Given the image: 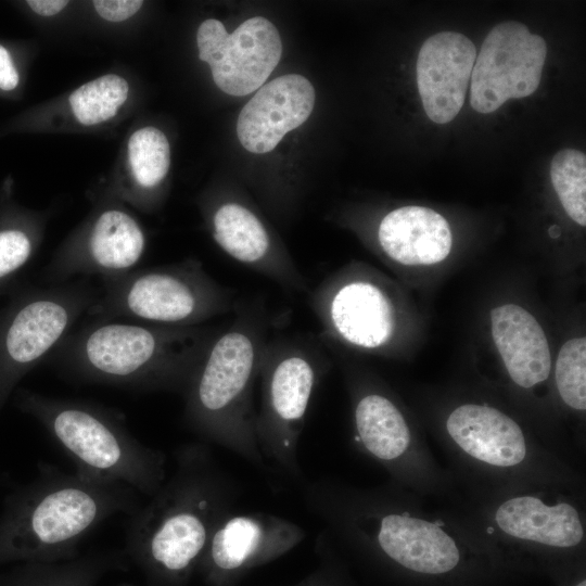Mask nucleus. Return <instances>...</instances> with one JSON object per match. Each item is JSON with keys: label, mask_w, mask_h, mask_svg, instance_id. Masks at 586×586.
<instances>
[{"label": "nucleus", "mask_w": 586, "mask_h": 586, "mask_svg": "<svg viewBox=\"0 0 586 586\" xmlns=\"http://www.w3.org/2000/svg\"><path fill=\"white\" fill-rule=\"evenodd\" d=\"M302 497L329 538L399 574L444 582L507 565L451 505L433 507L392 482L361 487L318 479Z\"/></svg>", "instance_id": "nucleus-1"}, {"label": "nucleus", "mask_w": 586, "mask_h": 586, "mask_svg": "<svg viewBox=\"0 0 586 586\" xmlns=\"http://www.w3.org/2000/svg\"><path fill=\"white\" fill-rule=\"evenodd\" d=\"M237 487L203 443L175 451V469L144 506L132 514L126 557L148 586H187L209 537L232 511Z\"/></svg>", "instance_id": "nucleus-2"}, {"label": "nucleus", "mask_w": 586, "mask_h": 586, "mask_svg": "<svg viewBox=\"0 0 586 586\" xmlns=\"http://www.w3.org/2000/svg\"><path fill=\"white\" fill-rule=\"evenodd\" d=\"M436 433L460 499L537 488L584 492V476L574 462L497 406L459 403Z\"/></svg>", "instance_id": "nucleus-3"}, {"label": "nucleus", "mask_w": 586, "mask_h": 586, "mask_svg": "<svg viewBox=\"0 0 586 586\" xmlns=\"http://www.w3.org/2000/svg\"><path fill=\"white\" fill-rule=\"evenodd\" d=\"M215 333L203 324L93 319L72 330L48 360L80 383L182 394Z\"/></svg>", "instance_id": "nucleus-4"}, {"label": "nucleus", "mask_w": 586, "mask_h": 586, "mask_svg": "<svg viewBox=\"0 0 586 586\" xmlns=\"http://www.w3.org/2000/svg\"><path fill=\"white\" fill-rule=\"evenodd\" d=\"M138 494L122 483L41 464L36 477L5 500L0 515V564L78 557L79 544L95 527L140 507Z\"/></svg>", "instance_id": "nucleus-5"}, {"label": "nucleus", "mask_w": 586, "mask_h": 586, "mask_svg": "<svg viewBox=\"0 0 586 586\" xmlns=\"http://www.w3.org/2000/svg\"><path fill=\"white\" fill-rule=\"evenodd\" d=\"M267 329L264 309H239L232 323L214 334L181 394L191 431L260 468L267 464L256 440L254 386Z\"/></svg>", "instance_id": "nucleus-6"}, {"label": "nucleus", "mask_w": 586, "mask_h": 586, "mask_svg": "<svg viewBox=\"0 0 586 586\" xmlns=\"http://www.w3.org/2000/svg\"><path fill=\"white\" fill-rule=\"evenodd\" d=\"M14 402L63 449L78 474L122 483L150 497L166 480L164 451L139 441L116 411L26 388L15 392Z\"/></svg>", "instance_id": "nucleus-7"}, {"label": "nucleus", "mask_w": 586, "mask_h": 586, "mask_svg": "<svg viewBox=\"0 0 586 586\" xmlns=\"http://www.w3.org/2000/svg\"><path fill=\"white\" fill-rule=\"evenodd\" d=\"M585 492L526 489L450 504L504 561L533 557L565 565L584 552Z\"/></svg>", "instance_id": "nucleus-8"}, {"label": "nucleus", "mask_w": 586, "mask_h": 586, "mask_svg": "<svg viewBox=\"0 0 586 586\" xmlns=\"http://www.w3.org/2000/svg\"><path fill=\"white\" fill-rule=\"evenodd\" d=\"M87 313L97 320L193 327L234 308V293L194 259L102 279Z\"/></svg>", "instance_id": "nucleus-9"}, {"label": "nucleus", "mask_w": 586, "mask_h": 586, "mask_svg": "<svg viewBox=\"0 0 586 586\" xmlns=\"http://www.w3.org/2000/svg\"><path fill=\"white\" fill-rule=\"evenodd\" d=\"M326 370L319 346L300 337L268 340L262 353L256 440L265 462L293 479L303 475L297 446L313 394Z\"/></svg>", "instance_id": "nucleus-10"}, {"label": "nucleus", "mask_w": 586, "mask_h": 586, "mask_svg": "<svg viewBox=\"0 0 586 586\" xmlns=\"http://www.w3.org/2000/svg\"><path fill=\"white\" fill-rule=\"evenodd\" d=\"M351 390L358 449L387 472L390 482L431 501L456 504L460 495L450 473L393 397L365 380L355 379Z\"/></svg>", "instance_id": "nucleus-11"}, {"label": "nucleus", "mask_w": 586, "mask_h": 586, "mask_svg": "<svg viewBox=\"0 0 586 586\" xmlns=\"http://www.w3.org/2000/svg\"><path fill=\"white\" fill-rule=\"evenodd\" d=\"M98 294L84 280L27 288L0 309V411L20 381L49 359Z\"/></svg>", "instance_id": "nucleus-12"}, {"label": "nucleus", "mask_w": 586, "mask_h": 586, "mask_svg": "<svg viewBox=\"0 0 586 586\" xmlns=\"http://www.w3.org/2000/svg\"><path fill=\"white\" fill-rule=\"evenodd\" d=\"M305 538L296 523L266 512H228L214 528L196 572L207 586H233Z\"/></svg>", "instance_id": "nucleus-13"}, {"label": "nucleus", "mask_w": 586, "mask_h": 586, "mask_svg": "<svg viewBox=\"0 0 586 586\" xmlns=\"http://www.w3.org/2000/svg\"><path fill=\"white\" fill-rule=\"evenodd\" d=\"M309 304L326 337L375 351L394 336L396 308L390 294L356 272L320 281L309 293Z\"/></svg>", "instance_id": "nucleus-14"}, {"label": "nucleus", "mask_w": 586, "mask_h": 586, "mask_svg": "<svg viewBox=\"0 0 586 586\" xmlns=\"http://www.w3.org/2000/svg\"><path fill=\"white\" fill-rule=\"evenodd\" d=\"M545 40L519 22H502L486 36L471 74L470 102L492 113L509 99L533 94L546 61Z\"/></svg>", "instance_id": "nucleus-15"}, {"label": "nucleus", "mask_w": 586, "mask_h": 586, "mask_svg": "<svg viewBox=\"0 0 586 586\" xmlns=\"http://www.w3.org/2000/svg\"><path fill=\"white\" fill-rule=\"evenodd\" d=\"M196 43L199 59L209 64L215 85L235 97L258 89L282 53L277 28L262 16L246 20L232 34L220 21L206 20L198 29Z\"/></svg>", "instance_id": "nucleus-16"}, {"label": "nucleus", "mask_w": 586, "mask_h": 586, "mask_svg": "<svg viewBox=\"0 0 586 586\" xmlns=\"http://www.w3.org/2000/svg\"><path fill=\"white\" fill-rule=\"evenodd\" d=\"M144 250L145 237L138 221L123 209L106 208L52 258L42 278L62 284L78 276L117 277L133 270Z\"/></svg>", "instance_id": "nucleus-17"}, {"label": "nucleus", "mask_w": 586, "mask_h": 586, "mask_svg": "<svg viewBox=\"0 0 586 586\" xmlns=\"http://www.w3.org/2000/svg\"><path fill=\"white\" fill-rule=\"evenodd\" d=\"M211 225L215 242L230 257L286 290L306 291L307 282L297 265L247 206L222 202L213 211Z\"/></svg>", "instance_id": "nucleus-18"}, {"label": "nucleus", "mask_w": 586, "mask_h": 586, "mask_svg": "<svg viewBox=\"0 0 586 586\" xmlns=\"http://www.w3.org/2000/svg\"><path fill=\"white\" fill-rule=\"evenodd\" d=\"M476 59L473 42L456 31L428 38L418 54L417 86L428 117L437 124L460 112Z\"/></svg>", "instance_id": "nucleus-19"}, {"label": "nucleus", "mask_w": 586, "mask_h": 586, "mask_svg": "<svg viewBox=\"0 0 586 586\" xmlns=\"http://www.w3.org/2000/svg\"><path fill=\"white\" fill-rule=\"evenodd\" d=\"M314 104V87L302 75L288 74L267 82L240 112V143L252 153L270 152L309 117Z\"/></svg>", "instance_id": "nucleus-20"}, {"label": "nucleus", "mask_w": 586, "mask_h": 586, "mask_svg": "<svg viewBox=\"0 0 586 586\" xmlns=\"http://www.w3.org/2000/svg\"><path fill=\"white\" fill-rule=\"evenodd\" d=\"M492 334L510 380L532 390L548 380L551 369L546 335L524 308L506 304L491 311Z\"/></svg>", "instance_id": "nucleus-21"}, {"label": "nucleus", "mask_w": 586, "mask_h": 586, "mask_svg": "<svg viewBox=\"0 0 586 586\" xmlns=\"http://www.w3.org/2000/svg\"><path fill=\"white\" fill-rule=\"evenodd\" d=\"M378 242L391 260L406 266L444 260L453 244L447 220L423 206H403L387 213L378 227Z\"/></svg>", "instance_id": "nucleus-22"}, {"label": "nucleus", "mask_w": 586, "mask_h": 586, "mask_svg": "<svg viewBox=\"0 0 586 586\" xmlns=\"http://www.w3.org/2000/svg\"><path fill=\"white\" fill-rule=\"evenodd\" d=\"M116 570H125L120 553L111 551L79 555L55 562H24L10 586H97Z\"/></svg>", "instance_id": "nucleus-23"}, {"label": "nucleus", "mask_w": 586, "mask_h": 586, "mask_svg": "<svg viewBox=\"0 0 586 586\" xmlns=\"http://www.w3.org/2000/svg\"><path fill=\"white\" fill-rule=\"evenodd\" d=\"M128 82L116 74L88 81L69 95V105L78 122L97 125L114 117L128 98Z\"/></svg>", "instance_id": "nucleus-24"}, {"label": "nucleus", "mask_w": 586, "mask_h": 586, "mask_svg": "<svg viewBox=\"0 0 586 586\" xmlns=\"http://www.w3.org/2000/svg\"><path fill=\"white\" fill-rule=\"evenodd\" d=\"M128 161L139 187H157L170 166V148L166 136L157 128L146 126L136 130L128 140Z\"/></svg>", "instance_id": "nucleus-25"}, {"label": "nucleus", "mask_w": 586, "mask_h": 586, "mask_svg": "<svg viewBox=\"0 0 586 586\" xmlns=\"http://www.w3.org/2000/svg\"><path fill=\"white\" fill-rule=\"evenodd\" d=\"M552 186L566 214L578 225H586V156L583 152L564 149L550 165Z\"/></svg>", "instance_id": "nucleus-26"}, {"label": "nucleus", "mask_w": 586, "mask_h": 586, "mask_svg": "<svg viewBox=\"0 0 586 586\" xmlns=\"http://www.w3.org/2000/svg\"><path fill=\"white\" fill-rule=\"evenodd\" d=\"M555 385L564 406L583 413L586 409V339L564 343L555 367Z\"/></svg>", "instance_id": "nucleus-27"}, {"label": "nucleus", "mask_w": 586, "mask_h": 586, "mask_svg": "<svg viewBox=\"0 0 586 586\" xmlns=\"http://www.w3.org/2000/svg\"><path fill=\"white\" fill-rule=\"evenodd\" d=\"M23 219H3L0 225V293L27 266L36 250V237Z\"/></svg>", "instance_id": "nucleus-28"}, {"label": "nucleus", "mask_w": 586, "mask_h": 586, "mask_svg": "<svg viewBox=\"0 0 586 586\" xmlns=\"http://www.w3.org/2000/svg\"><path fill=\"white\" fill-rule=\"evenodd\" d=\"M319 543L318 546L323 551L326 561L322 562L320 568L294 586H345L343 572L323 535L320 536Z\"/></svg>", "instance_id": "nucleus-29"}, {"label": "nucleus", "mask_w": 586, "mask_h": 586, "mask_svg": "<svg viewBox=\"0 0 586 586\" xmlns=\"http://www.w3.org/2000/svg\"><path fill=\"white\" fill-rule=\"evenodd\" d=\"M92 4L102 18L110 22H122L133 16L143 2L140 0H95Z\"/></svg>", "instance_id": "nucleus-30"}, {"label": "nucleus", "mask_w": 586, "mask_h": 586, "mask_svg": "<svg viewBox=\"0 0 586 586\" xmlns=\"http://www.w3.org/2000/svg\"><path fill=\"white\" fill-rule=\"evenodd\" d=\"M20 76L9 51L0 44V89L10 91L18 85Z\"/></svg>", "instance_id": "nucleus-31"}, {"label": "nucleus", "mask_w": 586, "mask_h": 586, "mask_svg": "<svg viewBox=\"0 0 586 586\" xmlns=\"http://www.w3.org/2000/svg\"><path fill=\"white\" fill-rule=\"evenodd\" d=\"M29 8L39 15L52 16L61 12L68 4L64 0H29Z\"/></svg>", "instance_id": "nucleus-32"}, {"label": "nucleus", "mask_w": 586, "mask_h": 586, "mask_svg": "<svg viewBox=\"0 0 586 586\" xmlns=\"http://www.w3.org/2000/svg\"><path fill=\"white\" fill-rule=\"evenodd\" d=\"M572 586H586V579L584 577L583 578L581 577L579 579L574 582Z\"/></svg>", "instance_id": "nucleus-33"}, {"label": "nucleus", "mask_w": 586, "mask_h": 586, "mask_svg": "<svg viewBox=\"0 0 586 586\" xmlns=\"http://www.w3.org/2000/svg\"><path fill=\"white\" fill-rule=\"evenodd\" d=\"M120 586H132V585H129V584H122Z\"/></svg>", "instance_id": "nucleus-34"}]
</instances>
